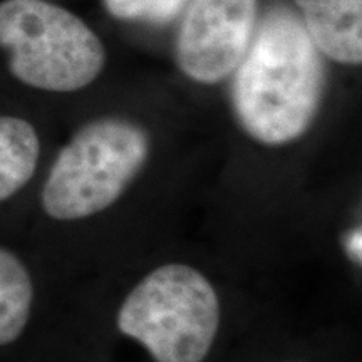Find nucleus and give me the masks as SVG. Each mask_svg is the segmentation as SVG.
Here are the masks:
<instances>
[{
	"mask_svg": "<svg viewBox=\"0 0 362 362\" xmlns=\"http://www.w3.org/2000/svg\"><path fill=\"white\" fill-rule=\"evenodd\" d=\"M34 284L16 253L0 247V346L21 337L30 319Z\"/></svg>",
	"mask_w": 362,
	"mask_h": 362,
	"instance_id": "nucleus-8",
	"label": "nucleus"
},
{
	"mask_svg": "<svg viewBox=\"0 0 362 362\" xmlns=\"http://www.w3.org/2000/svg\"><path fill=\"white\" fill-rule=\"evenodd\" d=\"M0 47L22 84L49 93H74L101 74L104 47L76 13L47 0L0 2Z\"/></svg>",
	"mask_w": 362,
	"mask_h": 362,
	"instance_id": "nucleus-4",
	"label": "nucleus"
},
{
	"mask_svg": "<svg viewBox=\"0 0 362 362\" xmlns=\"http://www.w3.org/2000/svg\"><path fill=\"white\" fill-rule=\"evenodd\" d=\"M346 248L352 260L361 262V230L359 228L354 230V232L349 235V238H347L346 242Z\"/></svg>",
	"mask_w": 362,
	"mask_h": 362,
	"instance_id": "nucleus-10",
	"label": "nucleus"
},
{
	"mask_svg": "<svg viewBox=\"0 0 362 362\" xmlns=\"http://www.w3.org/2000/svg\"><path fill=\"white\" fill-rule=\"evenodd\" d=\"M40 141L29 121L0 116V202L29 183L37 168Z\"/></svg>",
	"mask_w": 362,
	"mask_h": 362,
	"instance_id": "nucleus-7",
	"label": "nucleus"
},
{
	"mask_svg": "<svg viewBox=\"0 0 362 362\" xmlns=\"http://www.w3.org/2000/svg\"><path fill=\"white\" fill-rule=\"evenodd\" d=\"M149 155L144 128L123 117H101L76 131L59 151L40 202L54 220L88 218L119 200Z\"/></svg>",
	"mask_w": 362,
	"mask_h": 362,
	"instance_id": "nucleus-3",
	"label": "nucleus"
},
{
	"mask_svg": "<svg viewBox=\"0 0 362 362\" xmlns=\"http://www.w3.org/2000/svg\"><path fill=\"white\" fill-rule=\"evenodd\" d=\"M259 0H189L176 40V62L194 83L216 84L250 45Z\"/></svg>",
	"mask_w": 362,
	"mask_h": 362,
	"instance_id": "nucleus-5",
	"label": "nucleus"
},
{
	"mask_svg": "<svg viewBox=\"0 0 362 362\" xmlns=\"http://www.w3.org/2000/svg\"><path fill=\"white\" fill-rule=\"evenodd\" d=\"M233 72V111L250 138L280 146L307 133L327 78L322 54L297 16L285 8L267 13Z\"/></svg>",
	"mask_w": 362,
	"mask_h": 362,
	"instance_id": "nucleus-1",
	"label": "nucleus"
},
{
	"mask_svg": "<svg viewBox=\"0 0 362 362\" xmlns=\"http://www.w3.org/2000/svg\"><path fill=\"white\" fill-rule=\"evenodd\" d=\"M103 4L116 19L168 24L187 7L188 0H103Z\"/></svg>",
	"mask_w": 362,
	"mask_h": 362,
	"instance_id": "nucleus-9",
	"label": "nucleus"
},
{
	"mask_svg": "<svg viewBox=\"0 0 362 362\" xmlns=\"http://www.w3.org/2000/svg\"><path fill=\"white\" fill-rule=\"evenodd\" d=\"M220 327V298L200 270L168 264L149 272L117 314V329L156 362H203Z\"/></svg>",
	"mask_w": 362,
	"mask_h": 362,
	"instance_id": "nucleus-2",
	"label": "nucleus"
},
{
	"mask_svg": "<svg viewBox=\"0 0 362 362\" xmlns=\"http://www.w3.org/2000/svg\"><path fill=\"white\" fill-rule=\"evenodd\" d=\"M320 54L341 64L362 61V0H296Z\"/></svg>",
	"mask_w": 362,
	"mask_h": 362,
	"instance_id": "nucleus-6",
	"label": "nucleus"
}]
</instances>
